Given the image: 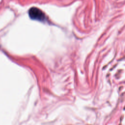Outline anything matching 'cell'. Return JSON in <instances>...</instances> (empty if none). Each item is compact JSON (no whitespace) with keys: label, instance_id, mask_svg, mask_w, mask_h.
<instances>
[{"label":"cell","instance_id":"1","mask_svg":"<svg viewBox=\"0 0 125 125\" xmlns=\"http://www.w3.org/2000/svg\"><path fill=\"white\" fill-rule=\"evenodd\" d=\"M30 18L34 20L44 22L46 20V16L44 12L40 9L36 8H32L29 10Z\"/></svg>","mask_w":125,"mask_h":125}]
</instances>
